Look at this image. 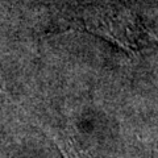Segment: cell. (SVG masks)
<instances>
[{"label": "cell", "instance_id": "2", "mask_svg": "<svg viewBox=\"0 0 158 158\" xmlns=\"http://www.w3.org/2000/svg\"><path fill=\"white\" fill-rule=\"evenodd\" d=\"M58 145H59V148H61L62 154L65 156V158H91V157H88L83 150L79 149L77 145H74L70 138L59 140Z\"/></svg>", "mask_w": 158, "mask_h": 158}, {"label": "cell", "instance_id": "1", "mask_svg": "<svg viewBox=\"0 0 158 158\" xmlns=\"http://www.w3.org/2000/svg\"><path fill=\"white\" fill-rule=\"evenodd\" d=\"M82 19L88 32L131 53L141 49L150 37L138 15L121 3L91 6L85 9Z\"/></svg>", "mask_w": 158, "mask_h": 158}]
</instances>
